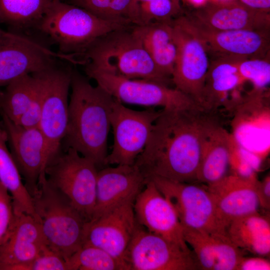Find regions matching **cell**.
<instances>
[{"label": "cell", "instance_id": "obj_1", "mask_svg": "<svg viewBox=\"0 0 270 270\" xmlns=\"http://www.w3.org/2000/svg\"><path fill=\"white\" fill-rule=\"evenodd\" d=\"M202 108L161 110L146 144L134 164L146 180L153 176L196 180L205 130L214 118Z\"/></svg>", "mask_w": 270, "mask_h": 270}, {"label": "cell", "instance_id": "obj_2", "mask_svg": "<svg viewBox=\"0 0 270 270\" xmlns=\"http://www.w3.org/2000/svg\"><path fill=\"white\" fill-rule=\"evenodd\" d=\"M72 92L64 138L68 146L93 162L105 165L110 114L115 98L104 88L92 86L78 71L72 70Z\"/></svg>", "mask_w": 270, "mask_h": 270}, {"label": "cell", "instance_id": "obj_3", "mask_svg": "<svg viewBox=\"0 0 270 270\" xmlns=\"http://www.w3.org/2000/svg\"><path fill=\"white\" fill-rule=\"evenodd\" d=\"M134 25L111 31L86 50L84 64L128 79H142L168 86L162 74L132 30Z\"/></svg>", "mask_w": 270, "mask_h": 270}, {"label": "cell", "instance_id": "obj_4", "mask_svg": "<svg viewBox=\"0 0 270 270\" xmlns=\"http://www.w3.org/2000/svg\"><path fill=\"white\" fill-rule=\"evenodd\" d=\"M34 210L48 244L68 260L83 244L86 222L62 192L40 177L32 194Z\"/></svg>", "mask_w": 270, "mask_h": 270}, {"label": "cell", "instance_id": "obj_5", "mask_svg": "<svg viewBox=\"0 0 270 270\" xmlns=\"http://www.w3.org/2000/svg\"><path fill=\"white\" fill-rule=\"evenodd\" d=\"M102 19L88 11L61 0H54L36 28L64 54H83L97 39L130 26Z\"/></svg>", "mask_w": 270, "mask_h": 270}, {"label": "cell", "instance_id": "obj_6", "mask_svg": "<svg viewBox=\"0 0 270 270\" xmlns=\"http://www.w3.org/2000/svg\"><path fill=\"white\" fill-rule=\"evenodd\" d=\"M86 76L122 103L166 109L201 108L190 96L166 84L146 80L128 79L85 66Z\"/></svg>", "mask_w": 270, "mask_h": 270}, {"label": "cell", "instance_id": "obj_7", "mask_svg": "<svg viewBox=\"0 0 270 270\" xmlns=\"http://www.w3.org/2000/svg\"><path fill=\"white\" fill-rule=\"evenodd\" d=\"M96 168L91 160L68 148L45 172L48 180L67 197L86 222L92 219L96 204Z\"/></svg>", "mask_w": 270, "mask_h": 270}, {"label": "cell", "instance_id": "obj_8", "mask_svg": "<svg viewBox=\"0 0 270 270\" xmlns=\"http://www.w3.org/2000/svg\"><path fill=\"white\" fill-rule=\"evenodd\" d=\"M72 71L56 64L32 74L38 80L42 96L39 128L46 142L48 164L58 156L66 131Z\"/></svg>", "mask_w": 270, "mask_h": 270}, {"label": "cell", "instance_id": "obj_9", "mask_svg": "<svg viewBox=\"0 0 270 270\" xmlns=\"http://www.w3.org/2000/svg\"><path fill=\"white\" fill-rule=\"evenodd\" d=\"M174 208L182 228L227 234L205 186L153 176L148 179Z\"/></svg>", "mask_w": 270, "mask_h": 270}, {"label": "cell", "instance_id": "obj_10", "mask_svg": "<svg viewBox=\"0 0 270 270\" xmlns=\"http://www.w3.org/2000/svg\"><path fill=\"white\" fill-rule=\"evenodd\" d=\"M124 261L128 270L199 269L193 252L148 231L138 222Z\"/></svg>", "mask_w": 270, "mask_h": 270}, {"label": "cell", "instance_id": "obj_11", "mask_svg": "<svg viewBox=\"0 0 270 270\" xmlns=\"http://www.w3.org/2000/svg\"><path fill=\"white\" fill-rule=\"evenodd\" d=\"M160 112L153 107L134 110L115 98L110 118L114 143L111 152L106 158L105 165L134 164L144 150Z\"/></svg>", "mask_w": 270, "mask_h": 270}, {"label": "cell", "instance_id": "obj_12", "mask_svg": "<svg viewBox=\"0 0 270 270\" xmlns=\"http://www.w3.org/2000/svg\"><path fill=\"white\" fill-rule=\"evenodd\" d=\"M172 22L177 46L172 82L176 88L190 96L200 106L210 64L208 53L202 42L186 25L181 16Z\"/></svg>", "mask_w": 270, "mask_h": 270}, {"label": "cell", "instance_id": "obj_13", "mask_svg": "<svg viewBox=\"0 0 270 270\" xmlns=\"http://www.w3.org/2000/svg\"><path fill=\"white\" fill-rule=\"evenodd\" d=\"M58 56L31 36L4 32L0 36V86L54 66Z\"/></svg>", "mask_w": 270, "mask_h": 270}, {"label": "cell", "instance_id": "obj_14", "mask_svg": "<svg viewBox=\"0 0 270 270\" xmlns=\"http://www.w3.org/2000/svg\"><path fill=\"white\" fill-rule=\"evenodd\" d=\"M190 29L201 40L208 53L216 57L262 58L270 52V31L251 30H218L207 28L190 15L181 16Z\"/></svg>", "mask_w": 270, "mask_h": 270}, {"label": "cell", "instance_id": "obj_15", "mask_svg": "<svg viewBox=\"0 0 270 270\" xmlns=\"http://www.w3.org/2000/svg\"><path fill=\"white\" fill-rule=\"evenodd\" d=\"M134 202L127 201L100 216L86 222L83 244L104 250L126 266L124 261L125 253L138 224Z\"/></svg>", "mask_w": 270, "mask_h": 270}, {"label": "cell", "instance_id": "obj_16", "mask_svg": "<svg viewBox=\"0 0 270 270\" xmlns=\"http://www.w3.org/2000/svg\"><path fill=\"white\" fill-rule=\"evenodd\" d=\"M1 113V112H0ZM2 116L4 130L10 143L12 155L24 178L30 194L37 188L40 177L48 164L46 140L38 128H25Z\"/></svg>", "mask_w": 270, "mask_h": 270}, {"label": "cell", "instance_id": "obj_17", "mask_svg": "<svg viewBox=\"0 0 270 270\" xmlns=\"http://www.w3.org/2000/svg\"><path fill=\"white\" fill-rule=\"evenodd\" d=\"M46 244L38 221L30 214L14 212L11 225L0 246V270H29L30 264Z\"/></svg>", "mask_w": 270, "mask_h": 270}, {"label": "cell", "instance_id": "obj_18", "mask_svg": "<svg viewBox=\"0 0 270 270\" xmlns=\"http://www.w3.org/2000/svg\"><path fill=\"white\" fill-rule=\"evenodd\" d=\"M134 208L137 222L148 231L190 250L174 208L151 180L136 196Z\"/></svg>", "mask_w": 270, "mask_h": 270}, {"label": "cell", "instance_id": "obj_19", "mask_svg": "<svg viewBox=\"0 0 270 270\" xmlns=\"http://www.w3.org/2000/svg\"><path fill=\"white\" fill-rule=\"evenodd\" d=\"M146 182L134 164H118L98 171L96 204L91 220L127 201H134Z\"/></svg>", "mask_w": 270, "mask_h": 270}, {"label": "cell", "instance_id": "obj_20", "mask_svg": "<svg viewBox=\"0 0 270 270\" xmlns=\"http://www.w3.org/2000/svg\"><path fill=\"white\" fill-rule=\"evenodd\" d=\"M257 180L234 174L205 186L226 229L235 219L258 212L260 205L255 189Z\"/></svg>", "mask_w": 270, "mask_h": 270}, {"label": "cell", "instance_id": "obj_21", "mask_svg": "<svg viewBox=\"0 0 270 270\" xmlns=\"http://www.w3.org/2000/svg\"><path fill=\"white\" fill-rule=\"evenodd\" d=\"M190 16L204 26L216 30L270 31V13L250 8L236 0L210 2Z\"/></svg>", "mask_w": 270, "mask_h": 270}, {"label": "cell", "instance_id": "obj_22", "mask_svg": "<svg viewBox=\"0 0 270 270\" xmlns=\"http://www.w3.org/2000/svg\"><path fill=\"white\" fill-rule=\"evenodd\" d=\"M182 228L184 240L192 248L199 269L236 270L243 253L227 234Z\"/></svg>", "mask_w": 270, "mask_h": 270}, {"label": "cell", "instance_id": "obj_23", "mask_svg": "<svg viewBox=\"0 0 270 270\" xmlns=\"http://www.w3.org/2000/svg\"><path fill=\"white\" fill-rule=\"evenodd\" d=\"M232 145L229 134L214 118L206 126L203 136L197 181L208 185L226 176Z\"/></svg>", "mask_w": 270, "mask_h": 270}, {"label": "cell", "instance_id": "obj_24", "mask_svg": "<svg viewBox=\"0 0 270 270\" xmlns=\"http://www.w3.org/2000/svg\"><path fill=\"white\" fill-rule=\"evenodd\" d=\"M242 58L219 56L210 63L200 102L204 109L214 111L224 105L228 92L244 82L238 67Z\"/></svg>", "mask_w": 270, "mask_h": 270}, {"label": "cell", "instance_id": "obj_25", "mask_svg": "<svg viewBox=\"0 0 270 270\" xmlns=\"http://www.w3.org/2000/svg\"><path fill=\"white\" fill-rule=\"evenodd\" d=\"M172 20L132 27L158 68L171 79L177 54Z\"/></svg>", "mask_w": 270, "mask_h": 270}, {"label": "cell", "instance_id": "obj_26", "mask_svg": "<svg viewBox=\"0 0 270 270\" xmlns=\"http://www.w3.org/2000/svg\"><path fill=\"white\" fill-rule=\"evenodd\" d=\"M226 233L240 249L259 256L269 255L270 220L258 212L232 220L227 228Z\"/></svg>", "mask_w": 270, "mask_h": 270}, {"label": "cell", "instance_id": "obj_27", "mask_svg": "<svg viewBox=\"0 0 270 270\" xmlns=\"http://www.w3.org/2000/svg\"><path fill=\"white\" fill-rule=\"evenodd\" d=\"M8 136L0 128V182L10 194L14 210L30 214L36 219L32 196L24 184L14 159L6 146Z\"/></svg>", "mask_w": 270, "mask_h": 270}, {"label": "cell", "instance_id": "obj_28", "mask_svg": "<svg viewBox=\"0 0 270 270\" xmlns=\"http://www.w3.org/2000/svg\"><path fill=\"white\" fill-rule=\"evenodd\" d=\"M54 0H0V22L21 32L35 29Z\"/></svg>", "mask_w": 270, "mask_h": 270}, {"label": "cell", "instance_id": "obj_29", "mask_svg": "<svg viewBox=\"0 0 270 270\" xmlns=\"http://www.w3.org/2000/svg\"><path fill=\"white\" fill-rule=\"evenodd\" d=\"M37 88L32 74L21 76L0 91V111L16 122L30 104Z\"/></svg>", "mask_w": 270, "mask_h": 270}, {"label": "cell", "instance_id": "obj_30", "mask_svg": "<svg viewBox=\"0 0 270 270\" xmlns=\"http://www.w3.org/2000/svg\"><path fill=\"white\" fill-rule=\"evenodd\" d=\"M182 11L180 0H132L128 18L133 25L169 21Z\"/></svg>", "mask_w": 270, "mask_h": 270}, {"label": "cell", "instance_id": "obj_31", "mask_svg": "<svg viewBox=\"0 0 270 270\" xmlns=\"http://www.w3.org/2000/svg\"><path fill=\"white\" fill-rule=\"evenodd\" d=\"M68 270H128L124 263L104 250L83 244L67 260Z\"/></svg>", "mask_w": 270, "mask_h": 270}, {"label": "cell", "instance_id": "obj_32", "mask_svg": "<svg viewBox=\"0 0 270 270\" xmlns=\"http://www.w3.org/2000/svg\"><path fill=\"white\" fill-rule=\"evenodd\" d=\"M71 4L82 8L106 20L133 25L128 18L132 0H70Z\"/></svg>", "mask_w": 270, "mask_h": 270}, {"label": "cell", "instance_id": "obj_33", "mask_svg": "<svg viewBox=\"0 0 270 270\" xmlns=\"http://www.w3.org/2000/svg\"><path fill=\"white\" fill-rule=\"evenodd\" d=\"M238 70L245 81H250L255 90H264L270 82V62L268 56L262 58H242Z\"/></svg>", "mask_w": 270, "mask_h": 270}, {"label": "cell", "instance_id": "obj_34", "mask_svg": "<svg viewBox=\"0 0 270 270\" xmlns=\"http://www.w3.org/2000/svg\"><path fill=\"white\" fill-rule=\"evenodd\" d=\"M29 270H68L66 260L46 244L30 264Z\"/></svg>", "mask_w": 270, "mask_h": 270}, {"label": "cell", "instance_id": "obj_35", "mask_svg": "<svg viewBox=\"0 0 270 270\" xmlns=\"http://www.w3.org/2000/svg\"><path fill=\"white\" fill-rule=\"evenodd\" d=\"M14 215L12 198L0 182V246L10 228Z\"/></svg>", "mask_w": 270, "mask_h": 270}, {"label": "cell", "instance_id": "obj_36", "mask_svg": "<svg viewBox=\"0 0 270 270\" xmlns=\"http://www.w3.org/2000/svg\"><path fill=\"white\" fill-rule=\"evenodd\" d=\"M36 78L37 84L35 96L28 108L15 122L25 128H39L41 118L42 96L38 80Z\"/></svg>", "mask_w": 270, "mask_h": 270}, {"label": "cell", "instance_id": "obj_37", "mask_svg": "<svg viewBox=\"0 0 270 270\" xmlns=\"http://www.w3.org/2000/svg\"><path fill=\"white\" fill-rule=\"evenodd\" d=\"M255 189L260 205L267 210L270 207V176H267L262 182L258 180L255 184Z\"/></svg>", "mask_w": 270, "mask_h": 270}, {"label": "cell", "instance_id": "obj_38", "mask_svg": "<svg viewBox=\"0 0 270 270\" xmlns=\"http://www.w3.org/2000/svg\"><path fill=\"white\" fill-rule=\"evenodd\" d=\"M270 262L260 257H242L236 270H270Z\"/></svg>", "mask_w": 270, "mask_h": 270}, {"label": "cell", "instance_id": "obj_39", "mask_svg": "<svg viewBox=\"0 0 270 270\" xmlns=\"http://www.w3.org/2000/svg\"><path fill=\"white\" fill-rule=\"evenodd\" d=\"M254 10L270 13V0H236Z\"/></svg>", "mask_w": 270, "mask_h": 270}, {"label": "cell", "instance_id": "obj_40", "mask_svg": "<svg viewBox=\"0 0 270 270\" xmlns=\"http://www.w3.org/2000/svg\"><path fill=\"white\" fill-rule=\"evenodd\" d=\"M4 31L2 30L1 29H0V36L2 35V34H3L4 33Z\"/></svg>", "mask_w": 270, "mask_h": 270}, {"label": "cell", "instance_id": "obj_41", "mask_svg": "<svg viewBox=\"0 0 270 270\" xmlns=\"http://www.w3.org/2000/svg\"></svg>", "mask_w": 270, "mask_h": 270}, {"label": "cell", "instance_id": "obj_42", "mask_svg": "<svg viewBox=\"0 0 270 270\" xmlns=\"http://www.w3.org/2000/svg\"></svg>", "mask_w": 270, "mask_h": 270}]
</instances>
